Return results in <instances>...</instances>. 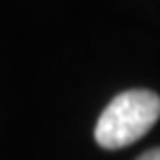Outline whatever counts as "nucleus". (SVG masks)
<instances>
[{"instance_id": "nucleus-2", "label": "nucleus", "mask_w": 160, "mask_h": 160, "mask_svg": "<svg viewBox=\"0 0 160 160\" xmlns=\"http://www.w3.org/2000/svg\"><path fill=\"white\" fill-rule=\"evenodd\" d=\"M137 160H160V148H154L150 150V152H146V154H142Z\"/></svg>"}, {"instance_id": "nucleus-1", "label": "nucleus", "mask_w": 160, "mask_h": 160, "mask_svg": "<svg viewBox=\"0 0 160 160\" xmlns=\"http://www.w3.org/2000/svg\"><path fill=\"white\" fill-rule=\"evenodd\" d=\"M160 117V98L150 89L123 92L102 110L94 137L102 148L119 150L142 139Z\"/></svg>"}]
</instances>
